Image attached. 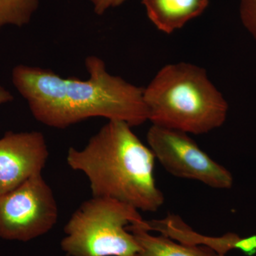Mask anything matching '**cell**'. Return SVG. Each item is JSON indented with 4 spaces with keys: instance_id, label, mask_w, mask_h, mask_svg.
<instances>
[{
    "instance_id": "obj_1",
    "label": "cell",
    "mask_w": 256,
    "mask_h": 256,
    "mask_svg": "<svg viewBox=\"0 0 256 256\" xmlns=\"http://www.w3.org/2000/svg\"><path fill=\"white\" fill-rule=\"evenodd\" d=\"M85 65L87 80L64 78L50 69L26 65L16 66L12 78L35 119L48 127L64 129L95 117L131 127L148 120L143 88L111 75L96 56L87 57Z\"/></svg>"
},
{
    "instance_id": "obj_2",
    "label": "cell",
    "mask_w": 256,
    "mask_h": 256,
    "mask_svg": "<svg viewBox=\"0 0 256 256\" xmlns=\"http://www.w3.org/2000/svg\"><path fill=\"white\" fill-rule=\"evenodd\" d=\"M132 128L122 121L108 120L82 149L69 148L67 163L87 176L92 196L156 212L164 202L154 178L156 156Z\"/></svg>"
},
{
    "instance_id": "obj_3",
    "label": "cell",
    "mask_w": 256,
    "mask_h": 256,
    "mask_svg": "<svg viewBox=\"0 0 256 256\" xmlns=\"http://www.w3.org/2000/svg\"><path fill=\"white\" fill-rule=\"evenodd\" d=\"M143 98L152 124L191 134H201L222 127L228 105L210 82L206 70L180 62L162 67Z\"/></svg>"
},
{
    "instance_id": "obj_4",
    "label": "cell",
    "mask_w": 256,
    "mask_h": 256,
    "mask_svg": "<svg viewBox=\"0 0 256 256\" xmlns=\"http://www.w3.org/2000/svg\"><path fill=\"white\" fill-rule=\"evenodd\" d=\"M142 220L139 210L130 205L92 196L66 224L60 247L68 256H134L140 247L128 228Z\"/></svg>"
},
{
    "instance_id": "obj_5",
    "label": "cell",
    "mask_w": 256,
    "mask_h": 256,
    "mask_svg": "<svg viewBox=\"0 0 256 256\" xmlns=\"http://www.w3.org/2000/svg\"><path fill=\"white\" fill-rule=\"evenodd\" d=\"M58 207L53 190L42 174L0 194V238L28 242L54 227Z\"/></svg>"
},
{
    "instance_id": "obj_6",
    "label": "cell",
    "mask_w": 256,
    "mask_h": 256,
    "mask_svg": "<svg viewBox=\"0 0 256 256\" xmlns=\"http://www.w3.org/2000/svg\"><path fill=\"white\" fill-rule=\"evenodd\" d=\"M146 140L156 159L173 176L218 190L233 185L230 172L202 150L188 133L152 124Z\"/></svg>"
},
{
    "instance_id": "obj_7",
    "label": "cell",
    "mask_w": 256,
    "mask_h": 256,
    "mask_svg": "<svg viewBox=\"0 0 256 256\" xmlns=\"http://www.w3.org/2000/svg\"><path fill=\"white\" fill-rule=\"evenodd\" d=\"M50 152L42 132L5 133L0 138V194L42 174Z\"/></svg>"
},
{
    "instance_id": "obj_8",
    "label": "cell",
    "mask_w": 256,
    "mask_h": 256,
    "mask_svg": "<svg viewBox=\"0 0 256 256\" xmlns=\"http://www.w3.org/2000/svg\"><path fill=\"white\" fill-rule=\"evenodd\" d=\"M148 18L160 31L170 34L198 18L208 0H142Z\"/></svg>"
},
{
    "instance_id": "obj_9",
    "label": "cell",
    "mask_w": 256,
    "mask_h": 256,
    "mask_svg": "<svg viewBox=\"0 0 256 256\" xmlns=\"http://www.w3.org/2000/svg\"><path fill=\"white\" fill-rule=\"evenodd\" d=\"M148 222L131 224L128 230L132 234L140 247L134 256H215L216 252L210 248L202 245H188L176 242L166 236L151 235Z\"/></svg>"
},
{
    "instance_id": "obj_10",
    "label": "cell",
    "mask_w": 256,
    "mask_h": 256,
    "mask_svg": "<svg viewBox=\"0 0 256 256\" xmlns=\"http://www.w3.org/2000/svg\"><path fill=\"white\" fill-rule=\"evenodd\" d=\"M38 5V0H0V31L6 25L28 24Z\"/></svg>"
},
{
    "instance_id": "obj_11",
    "label": "cell",
    "mask_w": 256,
    "mask_h": 256,
    "mask_svg": "<svg viewBox=\"0 0 256 256\" xmlns=\"http://www.w3.org/2000/svg\"><path fill=\"white\" fill-rule=\"evenodd\" d=\"M240 16L244 26L256 40V0H240Z\"/></svg>"
},
{
    "instance_id": "obj_12",
    "label": "cell",
    "mask_w": 256,
    "mask_h": 256,
    "mask_svg": "<svg viewBox=\"0 0 256 256\" xmlns=\"http://www.w3.org/2000/svg\"><path fill=\"white\" fill-rule=\"evenodd\" d=\"M89 1L94 6L96 14L102 15L111 8L120 6L126 0H89Z\"/></svg>"
},
{
    "instance_id": "obj_13",
    "label": "cell",
    "mask_w": 256,
    "mask_h": 256,
    "mask_svg": "<svg viewBox=\"0 0 256 256\" xmlns=\"http://www.w3.org/2000/svg\"><path fill=\"white\" fill-rule=\"evenodd\" d=\"M237 249L242 250L248 256H252L256 254V236L239 238L237 242Z\"/></svg>"
},
{
    "instance_id": "obj_14",
    "label": "cell",
    "mask_w": 256,
    "mask_h": 256,
    "mask_svg": "<svg viewBox=\"0 0 256 256\" xmlns=\"http://www.w3.org/2000/svg\"><path fill=\"white\" fill-rule=\"evenodd\" d=\"M13 100H14V97L12 94L8 89L0 85V106L8 104Z\"/></svg>"
},
{
    "instance_id": "obj_15",
    "label": "cell",
    "mask_w": 256,
    "mask_h": 256,
    "mask_svg": "<svg viewBox=\"0 0 256 256\" xmlns=\"http://www.w3.org/2000/svg\"><path fill=\"white\" fill-rule=\"evenodd\" d=\"M215 256H226V254H216V255Z\"/></svg>"
}]
</instances>
